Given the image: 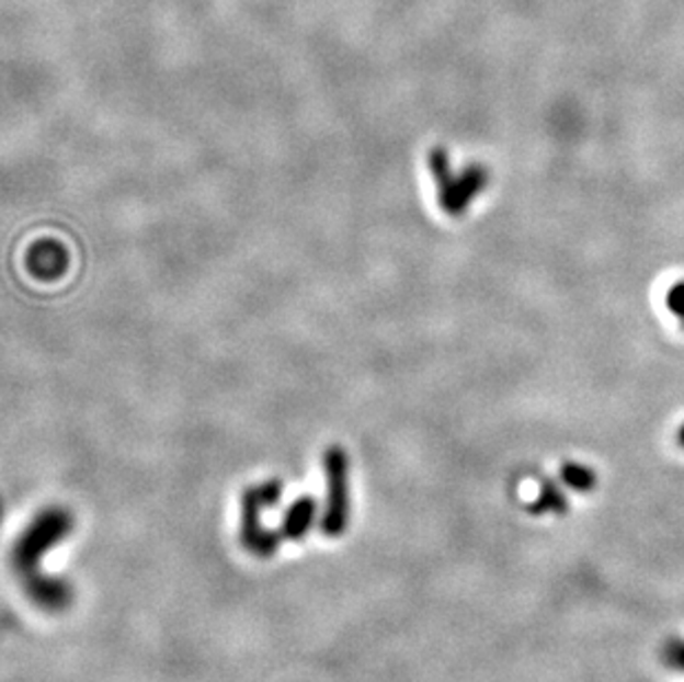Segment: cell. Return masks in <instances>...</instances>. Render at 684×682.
I'll list each match as a JSON object with an SVG mask.
<instances>
[{
  "label": "cell",
  "mask_w": 684,
  "mask_h": 682,
  "mask_svg": "<svg viewBox=\"0 0 684 682\" xmlns=\"http://www.w3.org/2000/svg\"><path fill=\"white\" fill-rule=\"evenodd\" d=\"M73 530V516L65 508H47L23 530L14 547V567L23 583L45 577L43 558Z\"/></svg>",
  "instance_id": "1"
},
{
  "label": "cell",
  "mask_w": 684,
  "mask_h": 682,
  "mask_svg": "<svg viewBox=\"0 0 684 682\" xmlns=\"http://www.w3.org/2000/svg\"><path fill=\"white\" fill-rule=\"evenodd\" d=\"M428 164L436 184L438 204L452 217L461 215L470 206L475 195H479L488 184V173L481 167H468L466 171L456 175L452 171L447 151L441 147H434L430 151Z\"/></svg>",
  "instance_id": "2"
},
{
  "label": "cell",
  "mask_w": 684,
  "mask_h": 682,
  "mask_svg": "<svg viewBox=\"0 0 684 682\" xmlns=\"http://www.w3.org/2000/svg\"><path fill=\"white\" fill-rule=\"evenodd\" d=\"M349 454L341 445H330L323 452L326 475V510L321 516V532L328 538H337L346 532L351 516L349 499Z\"/></svg>",
  "instance_id": "3"
},
{
  "label": "cell",
  "mask_w": 684,
  "mask_h": 682,
  "mask_svg": "<svg viewBox=\"0 0 684 682\" xmlns=\"http://www.w3.org/2000/svg\"><path fill=\"white\" fill-rule=\"evenodd\" d=\"M262 497L258 488H247L242 495V525H240V534H242V543L247 549H251L255 556L260 558H271L277 547L282 545V534L280 530L273 532L269 527H264L262 523Z\"/></svg>",
  "instance_id": "4"
},
{
  "label": "cell",
  "mask_w": 684,
  "mask_h": 682,
  "mask_svg": "<svg viewBox=\"0 0 684 682\" xmlns=\"http://www.w3.org/2000/svg\"><path fill=\"white\" fill-rule=\"evenodd\" d=\"M23 586H25V594L30 596V601L45 612L58 614V612H65L73 603V588L60 577L45 575Z\"/></svg>",
  "instance_id": "5"
},
{
  "label": "cell",
  "mask_w": 684,
  "mask_h": 682,
  "mask_svg": "<svg viewBox=\"0 0 684 682\" xmlns=\"http://www.w3.org/2000/svg\"><path fill=\"white\" fill-rule=\"evenodd\" d=\"M317 510H319V503L310 495L299 497L297 501H293L288 505V510L284 514V521H282V527H280L282 538L284 541H304L308 530L315 525Z\"/></svg>",
  "instance_id": "6"
},
{
  "label": "cell",
  "mask_w": 684,
  "mask_h": 682,
  "mask_svg": "<svg viewBox=\"0 0 684 682\" xmlns=\"http://www.w3.org/2000/svg\"><path fill=\"white\" fill-rule=\"evenodd\" d=\"M260 490V497H262V503L264 508H277L280 501H282V495H284V484L280 479H271L266 481L264 486L258 488Z\"/></svg>",
  "instance_id": "7"
}]
</instances>
